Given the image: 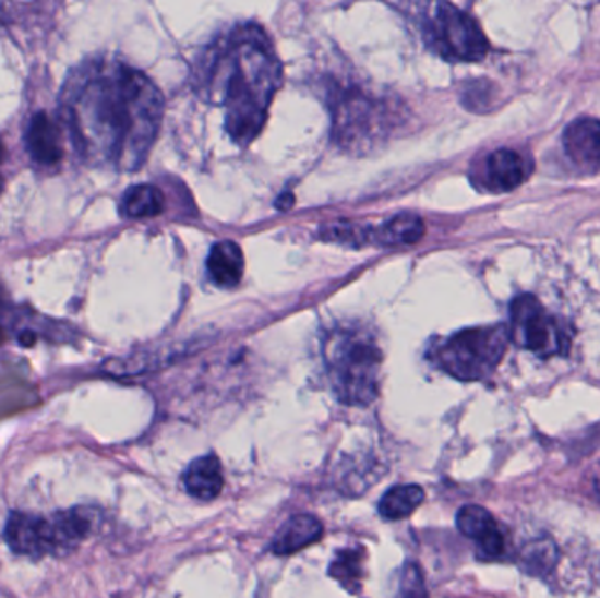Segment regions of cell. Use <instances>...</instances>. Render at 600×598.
<instances>
[{"mask_svg":"<svg viewBox=\"0 0 600 598\" xmlns=\"http://www.w3.org/2000/svg\"><path fill=\"white\" fill-rule=\"evenodd\" d=\"M97 518L99 511L91 505H74L48 516L13 511L5 522V545L14 554L25 559L65 557L92 536Z\"/></svg>","mask_w":600,"mask_h":598,"instance_id":"5b68a950","label":"cell"},{"mask_svg":"<svg viewBox=\"0 0 600 598\" xmlns=\"http://www.w3.org/2000/svg\"><path fill=\"white\" fill-rule=\"evenodd\" d=\"M59 111L72 146L88 166L134 172L157 141L164 95L144 72L97 57L69 72Z\"/></svg>","mask_w":600,"mask_h":598,"instance_id":"6da1fadb","label":"cell"},{"mask_svg":"<svg viewBox=\"0 0 600 598\" xmlns=\"http://www.w3.org/2000/svg\"><path fill=\"white\" fill-rule=\"evenodd\" d=\"M2 340H4V331H2V326H0V344H2Z\"/></svg>","mask_w":600,"mask_h":598,"instance_id":"d4e9b609","label":"cell"},{"mask_svg":"<svg viewBox=\"0 0 600 598\" xmlns=\"http://www.w3.org/2000/svg\"><path fill=\"white\" fill-rule=\"evenodd\" d=\"M425 501V491L418 485H397L381 497L377 511L391 522L408 518Z\"/></svg>","mask_w":600,"mask_h":598,"instance_id":"d6986e66","label":"cell"},{"mask_svg":"<svg viewBox=\"0 0 600 598\" xmlns=\"http://www.w3.org/2000/svg\"><path fill=\"white\" fill-rule=\"evenodd\" d=\"M457 527L461 536L475 540L483 560H497L506 553V537L490 511L481 505H464L457 513Z\"/></svg>","mask_w":600,"mask_h":598,"instance_id":"9c48e42d","label":"cell"},{"mask_svg":"<svg viewBox=\"0 0 600 598\" xmlns=\"http://www.w3.org/2000/svg\"><path fill=\"white\" fill-rule=\"evenodd\" d=\"M565 153L583 169H600V120L579 118L564 132Z\"/></svg>","mask_w":600,"mask_h":598,"instance_id":"7c38bea8","label":"cell"},{"mask_svg":"<svg viewBox=\"0 0 600 598\" xmlns=\"http://www.w3.org/2000/svg\"><path fill=\"white\" fill-rule=\"evenodd\" d=\"M559 562V550L551 539L530 540L520 553V565L527 574L544 577Z\"/></svg>","mask_w":600,"mask_h":598,"instance_id":"ffe728a7","label":"cell"},{"mask_svg":"<svg viewBox=\"0 0 600 598\" xmlns=\"http://www.w3.org/2000/svg\"><path fill=\"white\" fill-rule=\"evenodd\" d=\"M332 139L346 152L365 153L391 137L400 123L399 104L360 85L327 88Z\"/></svg>","mask_w":600,"mask_h":598,"instance_id":"277c9868","label":"cell"},{"mask_svg":"<svg viewBox=\"0 0 600 598\" xmlns=\"http://www.w3.org/2000/svg\"><path fill=\"white\" fill-rule=\"evenodd\" d=\"M281 83L273 40L255 23L221 32L193 68V86L206 103L224 109L225 130L239 146L261 134Z\"/></svg>","mask_w":600,"mask_h":598,"instance_id":"7a4b0ae2","label":"cell"},{"mask_svg":"<svg viewBox=\"0 0 600 598\" xmlns=\"http://www.w3.org/2000/svg\"><path fill=\"white\" fill-rule=\"evenodd\" d=\"M166 207V196L153 184H135L121 196V215L131 219L153 218Z\"/></svg>","mask_w":600,"mask_h":598,"instance_id":"e0dca14e","label":"cell"},{"mask_svg":"<svg viewBox=\"0 0 600 598\" xmlns=\"http://www.w3.org/2000/svg\"><path fill=\"white\" fill-rule=\"evenodd\" d=\"M5 311H8V299H5L4 290L0 288V320L5 316Z\"/></svg>","mask_w":600,"mask_h":598,"instance_id":"603a6c76","label":"cell"},{"mask_svg":"<svg viewBox=\"0 0 600 598\" xmlns=\"http://www.w3.org/2000/svg\"><path fill=\"white\" fill-rule=\"evenodd\" d=\"M529 175V164L515 150H497L484 162L483 183L490 192L504 193L515 190Z\"/></svg>","mask_w":600,"mask_h":598,"instance_id":"8fae6325","label":"cell"},{"mask_svg":"<svg viewBox=\"0 0 600 598\" xmlns=\"http://www.w3.org/2000/svg\"><path fill=\"white\" fill-rule=\"evenodd\" d=\"M323 363L328 384L345 406L368 407L381 388L383 349L363 323H340L323 337Z\"/></svg>","mask_w":600,"mask_h":598,"instance_id":"3957f363","label":"cell"},{"mask_svg":"<svg viewBox=\"0 0 600 598\" xmlns=\"http://www.w3.org/2000/svg\"><path fill=\"white\" fill-rule=\"evenodd\" d=\"M2 23H4V19H2V13H0V25H2Z\"/></svg>","mask_w":600,"mask_h":598,"instance_id":"484cf974","label":"cell"},{"mask_svg":"<svg viewBox=\"0 0 600 598\" xmlns=\"http://www.w3.org/2000/svg\"><path fill=\"white\" fill-rule=\"evenodd\" d=\"M368 559V553L362 546L357 548H345L336 553V559L332 560L328 574L339 583L346 591L359 595L362 591L363 563Z\"/></svg>","mask_w":600,"mask_h":598,"instance_id":"ac0fdd59","label":"cell"},{"mask_svg":"<svg viewBox=\"0 0 600 598\" xmlns=\"http://www.w3.org/2000/svg\"><path fill=\"white\" fill-rule=\"evenodd\" d=\"M400 597L403 598H429L425 579L420 565L408 562L400 572Z\"/></svg>","mask_w":600,"mask_h":598,"instance_id":"44dd1931","label":"cell"},{"mask_svg":"<svg viewBox=\"0 0 600 598\" xmlns=\"http://www.w3.org/2000/svg\"><path fill=\"white\" fill-rule=\"evenodd\" d=\"M207 276L220 288H233L244 274V256L241 248L232 241L216 242L211 248L206 262Z\"/></svg>","mask_w":600,"mask_h":598,"instance_id":"2e32d148","label":"cell"},{"mask_svg":"<svg viewBox=\"0 0 600 598\" xmlns=\"http://www.w3.org/2000/svg\"><path fill=\"white\" fill-rule=\"evenodd\" d=\"M425 234L423 219L412 213H400L377 228L363 227V244L406 246L420 241Z\"/></svg>","mask_w":600,"mask_h":598,"instance_id":"9a60e30c","label":"cell"},{"mask_svg":"<svg viewBox=\"0 0 600 598\" xmlns=\"http://www.w3.org/2000/svg\"><path fill=\"white\" fill-rule=\"evenodd\" d=\"M509 339V328L504 325L466 328L443 340L432 360L455 380H487L504 358Z\"/></svg>","mask_w":600,"mask_h":598,"instance_id":"8992f818","label":"cell"},{"mask_svg":"<svg viewBox=\"0 0 600 598\" xmlns=\"http://www.w3.org/2000/svg\"><path fill=\"white\" fill-rule=\"evenodd\" d=\"M591 482H593V488H596L597 495L600 497V462L599 464L593 465V469H591Z\"/></svg>","mask_w":600,"mask_h":598,"instance_id":"7402d4cb","label":"cell"},{"mask_svg":"<svg viewBox=\"0 0 600 598\" xmlns=\"http://www.w3.org/2000/svg\"><path fill=\"white\" fill-rule=\"evenodd\" d=\"M184 490L199 501H213L224 490V467L215 453L197 456L183 474Z\"/></svg>","mask_w":600,"mask_h":598,"instance_id":"5bb4252c","label":"cell"},{"mask_svg":"<svg viewBox=\"0 0 600 598\" xmlns=\"http://www.w3.org/2000/svg\"><path fill=\"white\" fill-rule=\"evenodd\" d=\"M323 537V523L313 514L302 513L291 516L273 537L271 551L278 557H288L305 550Z\"/></svg>","mask_w":600,"mask_h":598,"instance_id":"4fadbf2b","label":"cell"},{"mask_svg":"<svg viewBox=\"0 0 600 598\" xmlns=\"http://www.w3.org/2000/svg\"><path fill=\"white\" fill-rule=\"evenodd\" d=\"M4 146L0 143V193H2V188H4V179H2V162H4Z\"/></svg>","mask_w":600,"mask_h":598,"instance_id":"cb8c5ba5","label":"cell"},{"mask_svg":"<svg viewBox=\"0 0 600 598\" xmlns=\"http://www.w3.org/2000/svg\"><path fill=\"white\" fill-rule=\"evenodd\" d=\"M511 339L538 357L565 355L571 348L569 326L542 308L533 295H520L511 304Z\"/></svg>","mask_w":600,"mask_h":598,"instance_id":"ba28073f","label":"cell"},{"mask_svg":"<svg viewBox=\"0 0 600 598\" xmlns=\"http://www.w3.org/2000/svg\"><path fill=\"white\" fill-rule=\"evenodd\" d=\"M25 146L37 166L46 169L59 166L63 158L62 134L48 112L39 111L31 118L25 132Z\"/></svg>","mask_w":600,"mask_h":598,"instance_id":"30bf717a","label":"cell"},{"mask_svg":"<svg viewBox=\"0 0 600 598\" xmlns=\"http://www.w3.org/2000/svg\"><path fill=\"white\" fill-rule=\"evenodd\" d=\"M417 23L425 45L449 62H478L489 40L472 16L446 2L418 5Z\"/></svg>","mask_w":600,"mask_h":598,"instance_id":"52a82bcc","label":"cell"}]
</instances>
